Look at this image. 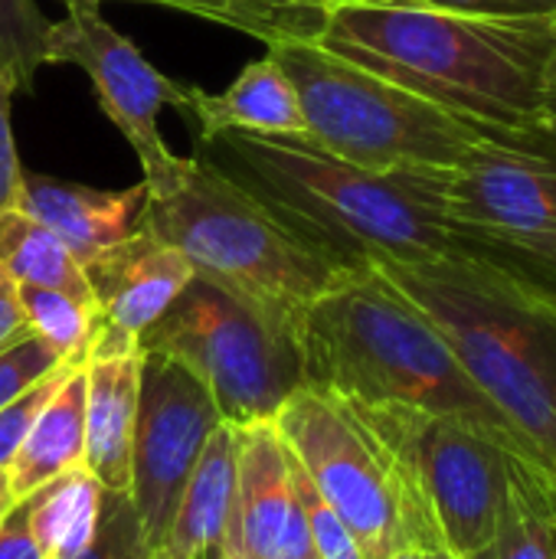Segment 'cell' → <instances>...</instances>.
<instances>
[{"mask_svg": "<svg viewBox=\"0 0 556 559\" xmlns=\"http://www.w3.org/2000/svg\"><path fill=\"white\" fill-rule=\"evenodd\" d=\"M197 157L252 193L344 275L383 262L469 259L442 203L446 167L367 170L301 138L197 134Z\"/></svg>", "mask_w": 556, "mask_h": 559, "instance_id": "obj_1", "label": "cell"}, {"mask_svg": "<svg viewBox=\"0 0 556 559\" xmlns=\"http://www.w3.org/2000/svg\"><path fill=\"white\" fill-rule=\"evenodd\" d=\"M236 491L223 559H318L288 475V449L272 423L236 426Z\"/></svg>", "mask_w": 556, "mask_h": 559, "instance_id": "obj_13", "label": "cell"}, {"mask_svg": "<svg viewBox=\"0 0 556 559\" xmlns=\"http://www.w3.org/2000/svg\"><path fill=\"white\" fill-rule=\"evenodd\" d=\"M0 272H7L16 285L66 292L95 308V295L79 259L56 233L16 206L0 210Z\"/></svg>", "mask_w": 556, "mask_h": 559, "instance_id": "obj_21", "label": "cell"}, {"mask_svg": "<svg viewBox=\"0 0 556 559\" xmlns=\"http://www.w3.org/2000/svg\"><path fill=\"white\" fill-rule=\"evenodd\" d=\"M223 423L206 386L177 360L141 350L138 426L131 449V501L151 554L164 544L180 495Z\"/></svg>", "mask_w": 556, "mask_h": 559, "instance_id": "obj_12", "label": "cell"}, {"mask_svg": "<svg viewBox=\"0 0 556 559\" xmlns=\"http://www.w3.org/2000/svg\"><path fill=\"white\" fill-rule=\"evenodd\" d=\"M56 62L79 66L92 79L102 111L141 160L147 190L164 187L180 157L161 138L157 115L164 108L190 111V85L154 69L141 49L108 23L98 0H66V16L49 26L46 39V66Z\"/></svg>", "mask_w": 556, "mask_h": 559, "instance_id": "obj_11", "label": "cell"}, {"mask_svg": "<svg viewBox=\"0 0 556 559\" xmlns=\"http://www.w3.org/2000/svg\"><path fill=\"white\" fill-rule=\"evenodd\" d=\"M265 52L298 95L301 141L347 164L367 170L452 167L482 141L498 138L318 43L288 39L265 46Z\"/></svg>", "mask_w": 556, "mask_h": 559, "instance_id": "obj_7", "label": "cell"}, {"mask_svg": "<svg viewBox=\"0 0 556 559\" xmlns=\"http://www.w3.org/2000/svg\"><path fill=\"white\" fill-rule=\"evenodd\" d=\"M433 559H452L449 554H433Z\"/></svg>", "mask_w": 556, "mask_h": 559, "instance_id": "obj_38", "label": "cell"}, {"mask_svg": "<svg viewBox=\"0 0 556 559\" xmlns=\"http://www.w3.org/2000/svg\"><path fill=\"white\" fill-rule=\"evenodd\" d=\"M288 475H292V488H295V495L301 501L305 524H308V534H311V544H315L318 559H364L354 534L347 531V524L318 495V488L311 485V478L305 475V468L298 465V459L292 452H288Z\"/></svg>", "mask_w": 556, "mask_h": 559, "instance_id": "obj_27", "label": "cell"}, {"mask_svg": "<svg viewBox=\"0 0 556 559\" xmlns=\"http://www.w3.org/2000/svg\"><path fill=\"white\" fill-rule=\"evenodd\" d=\"M465 559H556V495L514 478L492 537Z\"/></svg>", "mask_w": 556, "mask_h": 559, "instance_id": "obj_23", "label": "cell"}, {"mask_svg": "<svg viewBox=\"0 0 556 559\" xmlns=\"http://www.w3.org/2000/svg\"><path fill=\"white\" fill-rule=\"evenodd\" d=\"M29 534L43 559H75L98 524L102 485L88 468H69L26 495Z\"/></svg>", "mask_w": 556, "mask_h": 559, "instance_id": "obj_22", "label": "cell"}, {"mask_svg": "<svg viewBox=\"0 0 556 559\" xmlns=\"http://www.w3.org/2000/svg\"><path fill=\"white\" fill-rule=\"evenodd\" d=\"M85 455V360L59 383L36 413L13 462L7 465L13 498H26L56 475L79 468Z\"/></svg>", "mask_w": 556, "mask_h": 559, "instance_id": "obj_19", "label": "cell"}, {"mask_svg": "<svg viewBox=\"0 0 556 559\" xmlns=\"http://www.w3.org/2000/svg\"><path fill=\"white\" fill-rule=\"evenodd\" d=\"M118 3H147V7L190 13V16H200L210 23L233 26V29L249 33L252 39L272 46V43H288V39L315 43L324 16L334 7L390 3V0H118Z\"/></svg>", "mask_w": 556, "mask_h": 559, "instance_id": "obj_20", "label": "cell"}, {"mask_svg": "<svg viewBox=\"0 0 556 559\" xmlns=\"http://www.w3.org/2000/svg\"><path fill=\"white\" fill-rule=\"evenodd\" d=\"M49 26L39 0H0V72L13 92H33L36 72L46 66Z\"/></svg>", "mask_w": 556, "mask_h": 559, "instance_id": "obj_25", "label": "cell"}, {"mask_svg": "<svg viewBox=\"0 0 556 559\" xmlns=\"http://www.w3.org/2000/svg\"><path fill=\"white\" fill-rule=\"evenodd\" d=\"M138 347L184 364L229 426L272 423L301 386L295 334L200 275L138 337Z\"/></svg>", "mask_w": 556, "mask_h": 559, "instance_id": "obj_8", "label": "cell"}, {"mask_svg": "<svg viewBox=\"0 0 556 559\" xmlns=\"http://www.w3.org/2000/svg\"><path fill=\"white\" fill-rule=\"evenodd\" d=\"M13 206L56 233L85 269L92 259L141 229L147 183L141 180L128 190H98L23 170Z\"/></svg>", "mask_w": 556, "mask_h": 559, "instance_id": "obj_15", "label": "cell"}, {"mask_svg": "<svg viewBox=\"0 0 556 559\" xmlns=\"http://www.w3.org/2000/svg\"><path fill=\"white\" fill-rule=\"evenodd\" d=\"M102 331L138 341L193 278L190 262L147 229L111 246L85 265Z\"/></svg>", "mask_w": 556, "mask_h": 559, "instance_id": "obj_14", "label": "cell"}, {"mask_svg": "<svg viewBox=\"0 0 556 559\" xmlns=\"http://www.w3.org/2000/svg\"><path fill=\"white\" fill-rule=\"evenodd\" d=\"M433 10H449V13H469V16H554L556 0H406Z\"/></svg>", "mask_w": 556, "mask_h": 559, "instance_id": "obj_30", "label": "cell"}, {"mask_svg": "<svg viewBox=\"0 0 556 559\" xmlns=\"http://www.w3.org/2000/svg\"><path fill=\"white\" fill-rule=\"evenodd\" d=\"M511 144L554 98L551 16H469L406 0L334 7L315 39Z\"/></svg>", "mask_w": 556, "mask_h": 559, "instance_id": "obj_2", "label": "cell"}, {"mask_svg": "<svg viewBox=\"0 0 556 559\" xmlns=\"http://www.w3.org/2000/svg\"><path fill=\"white\" fill-rule=\"evenodd\" d=\"M442 203L469 262L556 301V157L501 138L442 170Z\"/></svg>", "mask_w": 556, "mask_h": 559, "instance_id": "obj_9", "label": "cell"}, {"mask_svg": "<svg viewBox=\"0 0 556 559\" xmlns=\"http://www.w3.org/2000/svg\"><path fill=\"white\" fill-rule=\"evenodd\" d=\"M62 364H66V357H59L33 331H26L13 344H7L0 350V409L10 406L16 396H23L29 386H36L43 377H49Z\"/></svg>", "mask_w": 556, "mask_h": 559, "instance_id": "obj_28", "label": "cell"}, {"mask_svg": "<svg viewBox=\"0 0 556 559\" xmlns=\"http://www.w3.org/2000/svg\"><path fill=\"white\" fill-rule=\"evenodd\" d=\"M518 147L544 151V154H554L556 157V92L554 98H551V105L544 108V115L537 118V124L518 138Z\"/></svg>", "mask_w": 556, "mask_h": 559, "instance_id": "obj_34", "label": "cell"}, {"mask_svg": "<svg viewBox=\"0 0 556 559\" xmlns=\"http://www.w3.org/2000/svg\"><path fill=\"white\" fill-rule=\"evenodd\" d=\"M82 360H66L62 367H56L49 377H43L36 386H29L23 396H16L10 406H3L0 409V468H7L10 462H13V455H16V449H20V442H23V436L29 432V426H33V419H36V413L46 406V400L59 390V383L79 367Z\"/></svg>", "mask_w": 556, "mask_h": 559, "instance_id": "obj_29", "label": "cell"}, {"mask_svg": "<svg viewBox=\"0 0 556 559\" xmlns=\"http://www.w3.org/2000/svg\"><path fill=\"white\" fill-rule=\"evenodd\" d=\"M29 328L23 321V311H20V295H16V282L0 272V350L7 344H13L16 337H23Z\"/></svg>", "mask_w": 556, "mask_h": 559, "instance_id": "obj_33", "label": "cell"}, {"mask_svg": "<svg viewBox=\"0 0 556 559\" xmlns=\"http://www.w3.org/2000/svg\"><path fill=\"white\" fill-rule=\"evenodd\" d=\"M13 504H16V498H13V491H10V475H7V468H0V521L10 514Z\"/></svg>", "mask_w": 556, "mask_h": 559, "instance_id": "obj_35", "label": "cell"}, {"mask_svg": "<svg viewBox=\"0 0 556 559\" xmlns=\"http://www.w3.org/2000/svg\"><path fill=\"white\" fill-rule=\"evenodd\" d=\"M318 495L347 524L364 559L403 547V514L393 472L364 423L334 396L298 386L272 419Z\"/></svg>", "mask_w": 556, "mask_h": 559, "instance_id": "obj_10", "label": "cell"}, {"mask_svg": "<svg viewBox=\"0 0 556 559\" xmlns=\"http://www.w3.org/2000/svg\"><path fill=\"white\" fill-rule=\"evenodd\" d=\"M344 406L364 423L393 472L403 547L449 554L452 559L472 557L492 537L511 481L524 478L541 485L492 439L459 419L393 403Z\"/></svg>", "mask_w": 556, "mask_h": 559, "instance_id": "obj_6", "label": "cell"}, {"mask_svg": "<svg viewBox=\"0 0 556 559\" xmlns=\"http://www.w3.org/2000/svg\"><path fill=\"white\" fill-rule=\"evenodd\" d=\"M239 429L220 423L180 495L177 514L154 559H223V534L236 491Z\"/></svg>", "mask_w": 556, "mask_h": 559, "instance_id": "obj_17", "label": "cell"}, {"mask_svg": "<svg viewBox=\"0 0 556 559\" xmlns=\"http://www.w3.org/2000/svg\"><path fill=\"white\" fill-rule=\"evenodd\" d=\"M141 229L174 246L193 275L226 288L292 334L308 305L344 278L252 193L197 154L180 157L170 180L147 190Z\"/></svg>", "mask_w": 556, "mask_h": 559, "instance_id": "obj_5", "label": "cell"}, {"mask_svg": "<svg viewBox=\"0 0 556 559\" xmlns=\"http://www.w3.org/2000/svg\"><path fill=\"white\" fill-rule=\"evenodd\" d=\"M190 115L200 121V134H265V138H305V118L298 95L282 66L265 52L249 62L226 92H203L190 85Z\"/></svg>", "mask_w": 556, "mask_h": 559, "instance_id": "obj_18", "label": "cell"}, {"mask_svg": "<svg viewBox=\"0 0 556 559\" xmlns=\"http://www.w3.org/2000/svg\"><path fill=\"white\" fill-rule=\"evenodd\" d=\"M551 88L556 92V13L551 16Z\"/></svg>", "mask_w": 556, "mask_h": 559, "instance_id": "obj_37", "label": "cell"}, {"mask_svg": "<svg viewBox=\"0 0 556 559\" xmlns=\"http://www.w3.org/2000/svg\"><path fill=\"white\" fill-rule=\"evenodd\" d=\"M0 559H43L29 534V504L20 498L10 514L0 521Z\"/></svg>", "mask_w": 556, "mask_h": 559, "instance_id": "obj_32", "label": "cell"}, {"mask_svg": "<svg viewBox=\"0 0 556 559\" xmlns=\"http://www.w3.org/2000/svg\"><path fill=\"white\" fill-rule=\"evenodd\" d=\"M390 559H433L429 550H419V547H400V550H393Z\"/></svg>", "mask_w": 556, "mask_h": 559, "instance_id": "obj_36", "label": "cell"}, {"mask_svg": "<svg viewBox=\"0 0 556 559\" xmlns=\"http://www.w3.org/2000/svg\"><path fill=\"white\" fill-rule=\"evenodd\" d=\"M16 295H20V311H23L26 328L39 341H46L66 360L88 357L92 341L102 328L98 308L82 305L66 292L33 288V285H16Z\"/></svg>", "mask_w": 556, "mask_h": 559, "instance_id": "obj_24", "label": "cell"}, {"mask_svg": "<svg viewBox=\"0 0 556 559\" xmlns=\"http://www.w3.org/2000/svg\"><path fill=\"white\" fill-rule=\"evenodd\" d=\"M301 386L344 403L413 406L492 439L521 472L556 495L531 445L475 386L439 328L377 269L344 275L295 324Z\"/></svg>", "mask_w": 556, "mask_h": 559, "instance_id": "obj_3", "label": "cell"}, {"mask_svg": "<svg viewBox=\"0 0 556 559\" xmlns=\"http://www.w3.org/2000/svg\"><path fill=\"white\" fill-rule=\"evenodd\" d=\"M138 393H141V347L85 357L82 468H88L105 491L131 488Z\"/></svg>", "mask_w": 556, "mask_h": 559, "instance_id": "obj_16", "label": "cell"}, {"mask_svg": "<svg viewBox=\"0 0 556 559\" xmlns=\"http://www.w3.org/2000/svg\"><path fill=\"white\" fill-rule=\"evenodd\" d=\"M75 559H154L128 491H105L88 547Z\"/></svg>", "mask_w": 556, "mask_h": 559, "instance_id": "obj_26", "label": "cell"}, {"mask_svg": "<svg viewBox=\"0 0 556 559\" xmlns=\"http://www.w3.org/2000/svg\"><path fill=\"white\" fill-rule=\"evenodd\" d=\"M10 95H13V85L0 72V210L13 206L20 177H23L16 144H13V124H10Z\"/></svg>", "mask_w": 556, "mask_h": 559, "instance_id": "obj_31", "label": "cell"}, {"mask_svg": "<svg viewBox=\"0 0 556 559\" xmlns=\"http://www.w3.org/2000/svg\"><path fill=\"white\" fill-rule=\"evenodd\" d=\"M377 272L439 328L556 485V301L469 259L383 262Z\"/></svg>", "mask_w": 556, "mask_h": 559, "instance_id": "obj_4", "label": "cell"}]
</instances>
